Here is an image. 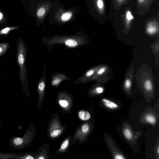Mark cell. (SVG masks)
<instances>
[{
  "label": "cell",
  "mask_w": 159,
  "mask_h": 159,
  "mask_svg": "<svg viewBox=\"0 0 159 159\" xmlns=\"http://www.w3.org/2000/svg\"><path fill=\"white\" fill-rule=\"evenodd\" d=\"M157 152L158 154H159V147H158L157 149Z\"/></svg>",
  "instance_id": "obj_27"
},
{
  "label": "cell",
  "mask_w": 159,
  "mask_h": 159,
  "mask_svg": "<svg viewBox=\"0 0 159 159\" xmlns=\"http://www.w3.org/2000/svg\"><path fill=\"white\" fill-rule=\"evenodd\" d=\"M48 45H52L56 44H60L64 45L65 46L70 48H74L82 46L85 43V40L73 38H68L62 39L47 40Z\"/></svg>",
  "instance_id": "obj_2"
},
{
  "label": "cell",
  "mask_w": 159,
  "mask_h": 159,
  "mask_svg": "<svg viewBox=\"0 0 159 159\" xmlns=\"http://www.w3.org/2000/svg\"><path fill=\"white\" fill-rule=\"evenodd\" d=\"M4 18V15L2 11H0V23L2 22Z\"/></svg>",
  "instance_id": "obj_24"
},
{
  "label": "cell",
  "mask_w": 159,
  "mask_h": 159,
  "mask_svg": "<svg viewBox=\"0 0 159 159\" xmlns=\"http://www.w3.org/2000/svg\"><path fill=\"white\" fill-rule=\"evenodd\" d=\"M18 26L7 27L0 30V35L7 34L10 31L19 28Z\"/></svg>",
  "instance_id": "obj_8"
},
{
  "label": "cell",
  "mask_w": 159,
  "mask_h": 159,
  "mask_svg": "<svg viewBox=\"0 0 159 159\" xmlns=\"http://www.w3.org/2000/svg\"><path fill=\"white\" fill-rule=\"evenodd\" d=\"M39 159H44V158L43 156L39 157Z\"/></svg>",
  "instance_id": "obj_26"
},
{
  "label": "cell",
  "mask_w": 159,
  "mask_h": 159,
  "mask_svg": "<svg viewBox=\"0 0 159 159\" xmlns=\"http://www.w3.org/2000/svg\"><path fill=\"white\" fill-rule=\"evenodd\" d=\"M125 137L128 139H131L132 137V134L131 131L128 129H125L123 132Z\"/></svg>",
  "instance_id": "obj_13"
},
{
  "label": "cell",
  "mask_w": 159,
  "mask_h": 159,
  "mask_svg": "<svg viewBox=\"0 0 159 159\" xmlns=\"http://www.w3.org/2000/svg\"><path fill=\"white\" fill-rule=\"evenodd\" d=\"M102 101L104 105L109 109H116L118 107L117 104L108 99L103 98L102 99Z\"/></svg>",
  "instance_id": "obj_4"
},
{
  "label": "cell",
  "mask_w": 159,
  "mask_h": 159,
  "mask_svg": "<svg viewBox=\"0 0 159 159\" xmlns=\"http://www.w3.org/2000/svg\"><path fill=\"white\" fill-rule=\"evenodd\" d=\"M3 124L2 123V120L1 118L0 117V129L2 127Z\"/></svg>",
  "instance_id": "obj_25"
},
{
  "label": "cell",
  "mask_w": 159,
  "mask_h": 159,
  "mask_svg": "<svg viewBox=\"0 0 159 159\" xmlns=\"http://www.w3.org/2000/svg\"><path fill=\"white\" fill-rule=\"evenodd\" d=\"M123 0H118V1L120 2H122L123 1Z\"/></svg>",
  "instance_id": "obj_29"
},
{
  "label": "cell",
  "mask_w": 159,
  "mask_h": 159,
  "mask_svg": "<svg viewBox=\"0 0 159 159\" xmlns=\"http://www.w3.org/2000/svg\"><path fill=\"white\" fill-rule=\"evenodd\" d=\"M69 143V141L68 139H67L64 141L61 145V150H64L65 149L68 147Z\"/></svg>",
  "instance_id": "obj_16"
},
{
  "label": "cell",
  "mask_w": 159,
  "mask_h": 159,
  "mask_svg": "<svg viewBox=\"0 0 159 159\" xmlns=\"http://www.w3.org/2000/svg\"><path fill=\"white\" fill-rule=\"evenodd\" d=\"M72 16L71 12H67L63 13L61 17V20L63 21H66L70 19Z\"/></svg>",
  "instance_id": "obj_11"
},
{
  "label": "cell",
  "mask_w": 159,
  "mask_h": 159,
  "mask_svg": "<svg viewBox=\"0 0 159 159\" xmlns=\"http://www.w3.org/2000/svg\"><path fill=\"white\" fill-rule=\"evenodd\" d=\"M9 44L6 43H0V56L4 53L7 49Z\"/></svg>",
  "instance_id": "obj_9"
},
{
  "label": "cell",
  "mask_w": 159,
  "mask_h": 159,
  "mask_svg": "<svg viewBox=\"0 0 159 159\" xmlns=\"http://www.w3.org/2000/svg\"><path fill=\"white\" fill-rule=\"evenodd\" d=\"M97 5L99 8H102L103 6V3L102 0H98L97 2Z\"/></svg>",
  "instance_id": "obj_23"
},
{
  "label": "cell",
  "mask_w": 159,
  "mask_h": 159,
  "mask_svg": "<svg viewBox=\"0 0 159 159\" xmlns=\"http://www.w3.org/2000/svg\"><path fill=\"white\" fill-rule=\"evenodd\" d=\"M17 156V155L16 153H6L0 152V159H16Z\"/></svg>",
  "instance_id": "obj_6"
},
{
  "label": "cell",
  "mask_w": 159,
  "mask_h": 159,
  "mask_svg": "<svg viewBox=\"0 0 159 159\" xmlns=\"http://www.w3.org/2000/svg\"><path fill=\"white\" fill-rule=\"evenodd\" d=\"M144 86L145 89L148 91H151L152 89V83L149 80H147L145 81Z\"/></svg>",
  "instance_id": "obj_10"
},
{
  "label": "cell",
  "mask_w": 159,
  "mask_h": 159,
  "mask_svg": "<svg viewBox=\"0 0 159 159\" xmlns=\"http://www.w3.org/2000/svg\"><path fill=\"white\" fill-rule=\"evenodd\" d=\"M59 103L60 105L62 107H66L68 105V102L65 100H60L59 101Z\"/></svg>",
  "instance_id": "obj_20"
},
{
  "label": "cell",
  "mask_w": 159,
  "mask_h": 159,
  "mask_svg": "<svg viewBox=\"0 0 159 159\" xmlns=\"http://www.w3.org/2000/svg\"><path fill=\"white\" fill-rule=\"evenodd\" d=\"M89 129V127L87 124L83 125L81 128L82 132L84 133H87L88 132Z\"/></svg>",
  "instance_id": "obj_15"
},
{
  "label": "cell",
  "mask_w": 159,
  "mask_h": 159,
  "mask_svg": "<svg viewBox=\"0 0 159 159\" xmlns=\"http://www.w3.org/2000/svg\"><path fill=\"white\" fill-rule=\"evenodd\" d=\"M131 81L129 79H127L124 82V86L126 89H129L131 86Z\"/></svg>",
  "instance_id": "obj_14"
},
{
  "label": "cell",
  "mask_w": 159,
  "mask_h": 159,
  "mask_svg": "<svg viewBox=\"0 0 159 159\" xmlns=\"http://www.w3.org/2000/svg\"><path fill=\"white\" fill-rule=\"evenodd\" d=\"M145 120L147 122L151 124H154L156 122V119L155 117L151 115H148L145 117Z\"/></svg>",
  "instance_id": "obj_12"
},
{
  "label": "cell",
  "mask_w": 159,
  "mask_h": 159,
  "mask_svg": "<svg viewBox=\"0 0 159 159\" xmlns=\"http://www.w3.org/2000/svg\"><path fill=\"white\" fill-rule=\"evenodd\" d=\"M78 116L80 118L83 120H88L91 117V115L89 112L84 111H80L78 113Z\"/></svg>",
  "instance_id": "obj_5"
},
{
  "label": "cell",
  "mask_w": 159,
  "mask_h": 159,
  "mask_svg": "<svg viewBox=\"0 0 159 159\" xmlns=\"http://www.w3.org/2000/svg\"><path fill=\"white\" fill-rule=\"evenodd\" d=\"M146 31L148 34L151 35L153 34L156 32L157 29L155 25L151 23L148 25Z\"/></svg>",
  "instance_id": "obj_7"
},
{
  "label": "cell",
  "mask_w": 159,
  "mask_h": 159,
  "mask_svg": "<svg viewBox=\"0 0 159 159\" xmlns=\"http://www.w3.org/2000/svg\"><path fill=\"white\" fill-rule=\"evenodd\" d=\"M139 2H143L144 0H138Z\"/></svg>",
  "instance_id": "obj_28"
},
{
  "label": "cell",
  "mask_w": 159,
  "mask_h": 159,
  "mask_svg": "<svg viewBox=\"0 0 159 159\" xmlns=\"http://www.w3.org/2000/svg\"></svg>",
  "instance_id": "obj_30"
},
{
  "label": "cell",
  "mask_w": 159,
  "mask_h": 159,
  "mask_svg": "<svg viewBox=\"0 0 159 159\" xmlns=\"http://www.w3.org/2000/svg\"><path fill=\"white\" fill-rule=\"evenodd\" d=\"M95 91L97 93L101 94L103 92L104 89L101 87H98L96 88Z\"/></svg>",
  "instance_id": "obj_22"
},
{
  "label": "cell",
  "mask_w": 159,
  "mask_h": 159,
  "mask_svg": "<svg viewBox=\"0 0 159 159\" xmlns=\"http://www.w3.org/2000/svg\"><path fill=\"white\" fill-rule=\"evenodd\" d=\"M106 67H102L98 70L97 72V74L98 75H102L104 73L106 70Z\"/></svg>",
  "instance_id": "obj_21"
},
{
  "label": "cell",
  "mask_w": 159,
  "mask_h": 159,
  "mask_svg": "<svg viewBox=\"0 0 159 159\" xmlns=\"http://www.w3.org/2000/svg\"><path fill=\"white\" fill-rule=\"evenodd\" d=\"M134 18V16L131 14L130 12L128 11L126 13V19L128 23Z\"/></svg>",
  "instance_id": "obj_19"
},
{
  "label": "cell",
  "mask_w": 159,
  "mask_h": 159,
  "mask_svg": "<svg viewBox=\"0 0 159 159\" xmlns=\"http://www.w3.org/2000/svg\"><path fill=\"white\" fill-rule=\"evenodd\" d=\"M17 60L20 68V78L22 85L27 81V71L25 66L26 49L23 41H20L17 44Z\"/></svg>",
  "instance_id": "obj_1"
},
{
  "label": "cell",
  "mask_w": 159,
  "mask_h": 159,
  "mask_svg": "<svg viewBox=\"0 0 159 159\" xmlns=\"http://www.w3.org/2000/svg\"><path fill=\"white\" fill-rule=\"evenodd\" d=\"M45 12V9L43 7H41L38 10L37 15L39 17H41L44 14Z\"/></svg>",
  "instance_id": "obj_17"
},
{
  "label": "cell",
  "mask_w": 159,
  "mask_h": 159,
  "mask_svg": "<svg viewBox=\"0 0 159 159\" xmlns=\"http://www.w3.org/2000/svg\"><path fill=\"white\" fill-rule=\"evenodd\" d=\"M61 133V131L60 130H55L51 133L50 135L52 137H55L58 136Z\"/></svg>",
  "instance_id": "obj_18"
},
{
  "label": "cell",
  "mask_w": 159,
  "mask_h": 159,
  "mask_svg": "<svg viewBox=\"0 0 159 159\" xmlns=\"http://www.w3.org/2000/svg\"><path fill=\"white\" fill-rule=\"evenodd\" d=\"M70 79V78L63 73L60 72L56 73L52 75L51 84L52 86H58L61 82Z\"/></svg>",
  "instance_id": "obj_3"
}]
</instances>
